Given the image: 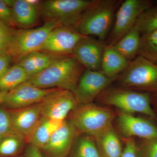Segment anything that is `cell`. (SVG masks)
<instances>
[{"label":"cell","instance_id":"obj_1","mask_svg":"<svg viewBox=\"0 0 157 157\" xmlns=\"http://www.w3.org/2000/svg\"><path fill=\"white\" fill-rule=\"evenodd\" d=\"M86 70L73 56L63 57L28 81L41 88H57L73 92Z\"/></svg>","mask_w":157,"mask_h":157},{"label":"cell","instance_id":"obj_2","mask_svg":"<svg viewBox=\"0 0 157 157\" xmlns=\"http://www.w3.org/2000/svg\"><path fill=\"white\" fill-rule=\"evenodd\" d=\"M121 2L118 0H93L82 15L77 29L83 36H94L104 42L112 28Z\"/></svg>","mask_w":157,"mask_h":157},{"label":"cell","instance_id":"obj_3","mask_svg":"<svg viewBox=\"0 0 157 157\" xmlns=\"http://www.w3.org/2000/svg\"><path fill=\"white\" fill-rule=\"evenodd\" d=\"M97 99L102 103L132 114L139 113L157 121V116L151 104V94L123 87L109 88Z\"/></svg>","mask_w":157,"mask_h":157},{"label":"cell","instance_id":"obj_4","mask_svg":"<svg viewBox=\"0 0 157 157\" xmlns=\"http://www.w3.org/2000/svg\"><path fill=\"white\" fill-rule=\"evenodd\" d=\"M116 113L93 104H79L71 112L70 121L78 132L95 138L112 127Z\"/></svg>","mask_w":157,"mask_h":157},{"label":"cell","instance_id":"obj_5","mask_svg":"<svg viewBox=\"0 0 157 157\" xmlns=\"http://www.w3.org/2000/svg\"><path fill=\"white\" fill-rule=\"evenodd\" d=\"M120 87L153 94L157 92V64L137 56L117 79Z\"/></svg>","mask_w":157,"mask_h":157},{"label":"cell","instance_id":"obj_6","mask_svg":"<svg viewBox=\"0 0 157 157\" xmlns=\"http://www.w3.org/2000/svg\"><path fill=\"white\" fill-rule=\"evenodd\" d=\"M92 2L90 0H47L42 1L38 10L45 22L77 29L82 15Z\"/></svg>","mask_w":157,"mask_h":157},{"label":"cell","instance_id":"obj_7","mask_svg":"<svg viewBox=\"0 0 157 157\" xmlns=\"http://www.w3.org/2000/svg\"><path fill=\"white\" fill-rule=\"evenodd\" d=\"M60 26L53 22H45L39 27L14 30L8 53L17 63L29 54L39 51L49 34Z\"/></svg>","mask_w":157,"mask_h":157},{"label":"cell","instance_id":"obj_8","mask_svg":"<svg viewBox=\"0 0 157 157\" xmlns=\"http://www.w3.org/2000/svg\"><path fill=\"white\" fill-rule=\"evenodd\" d=\"M151 6V2L146 0L122 2L116 13L114 23L107 37L106 45H114L131 30L139 16Z\"/></svg>","mask_w":157,"mask_h":157},{"label":"cell","instance_id":"obj_9","mask_svg":"<svg viewBox=\"0 0 157 157\" xmlns=\"http://www.w3.org/2000/svg\"><path fill=\"white\" fill-rule=\"evenodd\" d=\"M117 77H109L101 71L86 69L73 92L79 104L92 103Z\"/></svg>","mask_w":157,"mask_h":157},{"label":"cell","instance_id":"obj_10","mask_svg":"<svg viewBox=\"0 0 157 157\" xmlns=\"http://www.w3.org/2000/svg\"><path fill=\"white\" fill-rule=\"evenodd\" d=\"M84 37L76 28L58 27L51 32L39 51L58 56H72L77 42Z\"/></svg>","mask_w":157,"mask_h":157},{"label":"cell","instance_id":"obj_11","mask_svg":"<svg viewBox=\"0 0 157 157\" xmlns=\"http://www.w3.org/2000/svg\"><path fill=\"white\" fill-rule=\"evenodd\" d=\"M79 104L73 92L58 89L41 102L42 117L64 121Z\"/></svg>","mask_w":157,"mask_h":157},{"label":"cell","instance_id":"obj_12","mask_svg":"<svg viewBox=\"0 0 157 157\" xmlns=\"http://www.w3.org/2000/svg\"><path fill=\"white\" fill-rule=\"evenodd\" d=\"M57 88L43 89L25 82L8 92L1 106L9 109L23 108L41 103L48 94Z\"/></svg>","mask_w":157,"mask_h":157},{"label":"cell","instance_id":"obj_13","mask_svg":"<svg viewBox=\"0 0 157 157\" xmlns=\"http://www.w3.org/2000/svg\"><path fill=\"white\" fill-rule=\"evenodd\" d=\"M78 132L70 120H66L39 149L45 157H68Z\"/></svg>","mask_w":157,"mask_h":157},{"label":"cell","instance_id":"obj_14","mask_svg":"<svg viewBox=\"0 0 157 157\" xmlns=\"http://www.w3.org/2000/svg\"><path fill=\"white\" fill-rule=\"evenodd\" d=\"M117 120L120 132L126 138L157 139V125L151 121L122 112L119 113Z\"/></svg>","mask_w":157,"mask_h":157},{"label":"cell","instance_id":"obj_15","mask_svg":"<svg viewBox=\"0 0 157 157\" xmlns=\"http://www.w3.org/2000/svg\"><path fill=\"white\" fill-rule=\"evenodd\" d=\"M105 42L90 37L80 39L74 47L72 56L86 69L101 71Z\"/></svg>","mask_w":157,"mask_h":157},{"label":"cell","instance_id":"obj_16","mask_svg":"<svg viewBox=\"0 0 157 157\" xmlns=\"http://www.w3.org/2000/svg\"><path fill=\"white\" fill-rule=\"evenodd\" d=\"M8 109L14 129L25 137L30 134L42 117L41 103L20 109Z\"/></svg>","mask_w":157,"mask_h":157},{"label":"cell","instance_id":"obj_17","mask_svg":"<svg viewBox=\"0 0 157 157\" xmlns=\"http://www.w3.org/2000/svg\"><path fill=\"white\" fill-rule=\"evenodd\" d=\"M64 56H58L44 52H33L21 59L17 63L30 77L41 73L58 59Z\"/></svg>","mask_w":157,"mask_h":157},{"label":"cell","instance_id":"obj_18","mask_svg":"<svg viewBox=\"0 0 157 157\" xmlns=\"http://www.w3.org/2000/svg\"><path fill=\"white\" fill-rule=\"evenodd\" d=\"M11 9L15 26L20 29H29L37 24L39 15L38 8L27 0H15Z\"/></svg>","mask_w":157,"mask_h":157},{"label":"cell","instance_id":"obj_19","mask_svg":"<svg viewBox=\"0 0 157 157\" xmlns=\"http://www.w3.org/2000/svg\"><path fill=\"white\" fill-rule=\"evenodd\" d=\"M64 121L54 120L42 117L33 131L25 137L27 144L39 149L42 148Z\"/></svg>","mask_w":157,"mask_h":157},{"label":"cell","instance_id":"obj_20","mask_svg":"<svg viewBox=\"0 0 157 157\" xmlns=\"http://www.w3.org/2000/svg\"><path fill=\"white\" fill-rule=\"evenodd\" d=\"M130 61L117 51L113 45H106L101 71L109 77H117L128 66Z\"/></svg>","mask_w":157,"mask_h":157},{"label":"cell","instance_id":"obj_21","mask_svg":"<svg viewBox=\"0 0 157 157\" xmlns=\"http://www.w3.org/2000/svg\"><path fill=\"white\" fill-rule=\"evenodd\" d=\"M101 157H121L123 148L119 137L113 127L94 138Z\"/></svg>","mask_w":157,"mask_h":157},{"label":"cell","instance_id":"obj_22","mask_svg":"<svg viewBox=\"0 0 157 157\" xmlns=\"http://www.w3.org/2000/svg\"><path fill=\"white\" fill-rule=\"evenodd\" d=\"M141 34L136 25L113 45L115 49L131 62L138 56Z\"/></svg>","mask_w":157,"mask_h":157},{"label":"cell","instance_id":"obj_23","mask_svg":"<svg viewBox=\"0 0 157 157\" xmlns=\"http://www.w3.org/2000/svg\"><path fill=\"white\" fill-rule=\"evenodd\" d=\"M69 157H101L95 140L89 135L77 133Z\"/></svg>","mask_w":157,"mask_h":157},{"label":"cell","instance_id":"obj_24","mask_svg":"<svg viewBox=\"0 0 157 157\" xmlns=\"http://www.w3.org/2000/svg\"><path fill=\"white\" fill-rule=\"evenodd\" d=\"M25 137L17 132L6 135L0 140V157H17L25 148Z\"/></svg>","mask_w":157,"mask_h":157},{"label":"cell","instance_id":"obj_25","mask_svg":"<svg viewBox=\"0 0 157 157\" xmlns=\"http://www.w3.org/2000/svg\"><path fill=\"white\" fill-rule=\"evenodd\" d=\"M30 77L17 64L11 67L0 78V92H9L21 83L28 81Z\"/></svg>","mask_w":157,"mask_h":157},{"label":"cell","instance_id":"obj_26","mask_svg":"<svg viewBox=\"0 0 157 157\" xmlns=\"http://www.w3.org/2000/svg\"><path fill=\"white\" fill-rule=\"evenodd\" d=\"M138 56L157 62V30L141 35Z\"/></svg>","mask_w":157,"mask_h":157},{"label":"cell","instance_id":"obj_27","mask_svg":"<svg viewBox=\"0 0 157 157\" xmlns=\"http://www.w3.org/2000/svg\"><path fill=\"white\" fill-rule=\"evenodd\" d=\"M135 25L141 35L157 30V8H150L144 11Z\"/></svg>","mask_w":157,"mask_h":157},{"label":"cell","instance_id":"obj_28","mask_svg":"<svg viewBox=\"0 0 157 157\" xmlns=\"http://www.w3.org/2000/svg\"><path fill=\"white\" fill-rule=\"evenodd\" d=\"M16 132L13 127L9 110L0 106V140L6 135Z\"/></svg>","mask_w":157,"mask_h":157},{"label":"cell","instance_id":"obj_29","mask_svg":"<svg viewBox=\"0 0 157 157\" xmlns=\"http://www.w3.org/2000/svg\"><path fill=\"white\" fill-rule=\"evenodd\" d=\"M14 30L0 21V55L8 53Z\"/></svg>","mask_w":157,"mask_h":157},{"label":"cell","instance_id":"obj_30","mask_svg":"<svg viewBox=\"0 0 157 157\" xmlns=\"http://www.w3.org/2000/svg\"><path fill=\"white\" fill-rule=\"evenodd\" d=\"M138 149L140 157H157V139L143 140Z\"/></svg>","mask_w":157,"mask_h":157},{"label":"cell","instance_id":"obj_31","mask_svg":"<svg viewBox=\"0 0 157 157\" xmlns=\"http://www.w3.org/2000/svg\"><path fill=\"white\" fill-rule=\"evenodd\" d=\"M0 21L10 27L15 26L12 9L3 0H0Z\"/></svg>","mask_w":157,"mask_h":157},{"label":"cell","instance_id":"obj_32","mask_svg":"<svg viewBox=\"0 0 157 157\" xmlns=\"http://www.w3.org/2000/svg\"><path fill=\"white\" fill-rule=\"evenodd\" d=\"M125 146L121 157H140L138 146L133 138H126Z\"/></svg>","mask_w":157,"mask_h":157},{"label":"cell","instance_id":"obj_33","mask_svg":"<svg viewBox=\"0 0 157 157\" xmlns=\"http://www.w3.org/2000/svg\"><path fill=\"white\" fill-rule=\"evenodd\" d=\"M12 58L8 53L0 55V78L11 67Z\"/></svg>","mask_w":157,"mask_h":157},{"label":"cell","instance_id":"obj_34","mask_svg":"<svg viewBox=\"0 0 157 157\" xmlns=\"http://www.w3.org/2000/svg\"><path fill=\"white\" fill-rule=\"evenodd\" d=\"M25 157H45L38 147L28 144L25 148Z\"/></svg>","mask_w":157,"mask_h":157},{"label":"cell","instance_id":"obj_35","mask_svg":"<svg viewBox=\"0 0 157 157\" xmlns=\"http://www.w3.org/2000/svg\"><path fill=\"white\" fill-rule=\"evenodd\" d=\"M152 105H154L156 110H154L157 116V92L151 94Z\"/></svg>","mask_w":157,"mask_h":157},{"label":"cell","instance_id":"obj_36","mask_svg":"<svg viewBox=\"0 0 157 157\" xmlns=\"http://www.w3.org/2000/svg\"><path fill=\"white\" fill-rule=\"evenodd\" d=\"M8 92H0V106L3 104Z\"/></svg>","mask_w":157,"mask_h":157},{"label":"cell","instance_id":"obj_37","mask_svg":"<svg viewBox=\"0 0 157 157\" xmlns=\"http://www.w3.org/2000/svg\"><path fill=\"white\" fill-rule=\"evenodd\" d=\"M5 3L10 8H12L14 5L15 0H3Z\"/></svg>","mask_w":157,"mask_h":157},{"label":"cell","instance_id":"obj_38","mask_svg":"<svg viewBox=\"0 0 157 157\" xmlns=\"http://www.w3.org/2000/svg\"><path fill=\"white\" fill-rule=\"evenodd\" d=\"M23 157V156H18V157Z\"/></svg>","mask_w":157,"mask_h":157},{"label":"cell","instance_id":"obj_39","mask_svg":"<svg viewBox=\"0 0 157 157\" xmlns=\"http://www.w3.org/2000/svg\"><path fill=\"white\" fill-rule=\"evenodd\" d=\"M156 63H157V62H156Z\"/></svg>","mask_w":157,"mask_h":157}]
</instances>
